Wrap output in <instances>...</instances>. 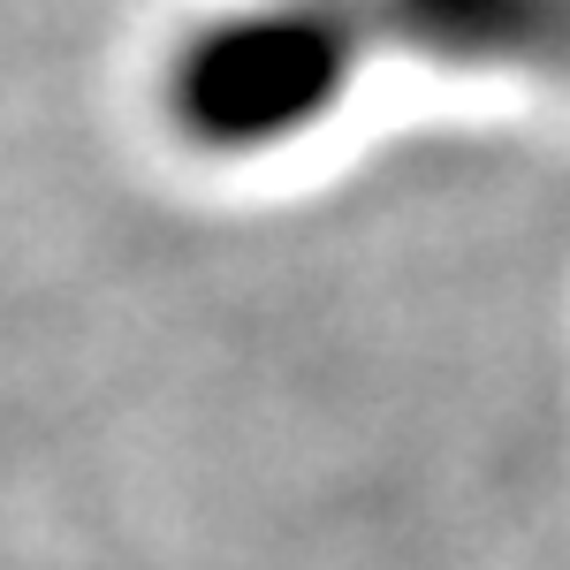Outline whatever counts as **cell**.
<instances>
[{
  "label": "cell",
  "mask_w": 570,
  "mask_h": 570,
  "mask_svg": "<svg viewBox=\"0 0 570 570\" xmlns=\"http://www.w3.org/2000/svg\"><path fill=\"white\" fill-rule=\"evenodd\" d=\"M365 39L327 0H220L160 61V107L198 153H274L312 137L365 77Z\"/></svg>",
  "instance_id": "cell-1"
},
{
  "label": "cell",
  "mask_w": 570,
  "mask_h": 570,
  "mask_svg": "<svg viewBox=\"0 0 570 570\" xmlns=\"http://www.w3.org/2000/svg\"><path fill=\"white\" fill-rule=\"evenodd\" d=\"M365 53H426L480 77H570V0H327Z\"/></svg>",
  "instance_id": "cell-2"
}]
</instances>
